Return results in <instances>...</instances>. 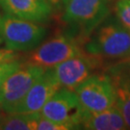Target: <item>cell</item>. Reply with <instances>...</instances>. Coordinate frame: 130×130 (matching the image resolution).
I'll return each mask as SVG.
<instances>
[{
    "instance_id": "cell-6",
    "label": "cell",
    "mask_w": 130,
    "mask_h": 130,
    "mask_svg": "<svg viewBox=\"0 0 130 130\" xmlns=\"http://www.w3.org/2000/svg\"><path fill=\"white\" fill-rule=\"evenodd\" d=\"M45 70L38 66L21 64L0 87V109L5 113H12Z\"/></svg>"
},
{
    "instance_id": "cell-8",
    "label": "cell",
    "mask_w": 130,
    "mask_h": 130,
    "mask_svg": "<svg viewBox=\"0 0 130 130\" xmlns=\"http://www.w3.org/2000/svg\"><path fill=\"white\" fill-rule=\"evenodd\" d=\"M100 59L85 51L55 66L52 70L62 88L74 91L101 66L102 62Z\"/></svg>"
},
{
    "instance_id": "cell-19",
    "label": "cell",
    "mask_w": 130,
    "mask_h": 130,
    "mask_svg": "<svg viewBox=\"0 0 130 130\" xmlns=\"http://www.w3.org/2000/svg\"><path fill=\"white\" fill-rule=\"evenodd\" d=\"M68 1H69V0H61V2H62V4H64V5H65L66 3L68 2Z\"/></svg>"
},
{
    "instance_id": "cell-11",
    "label": "cell",
    "mask_w": 130,
    "mask_h": 130,
    "mask_svg": "<svg viewBox=\"0 0 130 130\" xmlns=\"http://www.w3.org/2000/svg\"><path fill=\"white\" fill-rule=\"evenodd\" d=\"M108 75L115 88L117 106L124 119L127 129H130V58L111 68Z\"/></svg>"
},
{
    "instance_id": "cell-18",
    "label": "cell",
    "mask_w": 130,
    "mask_h": 130,
    "mask_svg": "<svg viewBox=\"0 0 130 130\" xmlns=\"http://www.w3.org/2000/svg\"><path fill=\"white\" fill-rule=\"evenodd\" d=\"M46 1L51 5L53 9H57V8L60 6V4H62L61 0H46Z\"/></svg>"
},
{
    "instance_id": "cell-3",
    "label": "cell",
    "mask_w": 130,
    "mask_h": 130,
    "mask_svg": "<svg viewBox=\"0 0 130 130\" xmlns=\"http://www.w3.org/2000/svg\"><path fill=\"white\" fill-rule=\"evenodd\" d=\"M83 52L85 50L74 37L69 34H59L32 49L26 56L24 64L51 69Z\"/></svg>"
},
{
    "instance_id": "cell-14",
    "label": "cell",
    "mask_w": 130,
    "mask_h": 130,
    "mask_svg": "<svg viewBox=\"0 0 130 130\" xmlns=\"http://www.w3.org/2000/svg\"><path fill=\"white\" fill-rule=\"evenodd\" d=\"M114 11L117 20L130 30V0H115Z\"/></svg>"
},
{
    "instance_id": "cell-1",
    "label": "cell",
    "mask_w": 130,
    "mask_h": 130,
    "mask_svg": "<svg viewBox=\"0 0 130 130\" xmlns=\"http://www.w3.org/2000/svg\"><path fill=\"white\" fill-rule=\"evenodd\" d=\"M87 52L110 60L130 58V30L118 20L96 27L86 47Z\"/></svg>"
},
{
    "instance_id": "cell-10",
    "label": "cell",
    "mask_w": 130,
    "mask_h": 130,
    "mask_svg": "<svg viewBox=\"0 0 130 130\" xmlns=\"http://www.w3.org/2000/svg\"><path fill=\"white\" fill-rule=\"evenodd\" d=\"M0 9L14 17L38 23L48 21L54 10L46 0H0Z\"/></svg>"
},
{
    "instance_id": "cell-16",
    "label": "cell",
    "mask_w": 130,
    "mask_h": 130,
    "mask_svg": "<svg viewBox=\"0 0 130 130\" xmlns=\"http://www.w3.org/2000/svg\"><path fill=\"white\" fill-rule=\"evenodd\" d=\"M20 65L21 63H19V60L0 64V87L6 80V78L12 74L15 70H18Z\"/></svg>"
},
{
    "instance_id": "cell-15",
    "label": "cell",
    "mask_w": 130,
    "mask_h": 130,
    "mask_svg": "<svg viewBox=\"0 0 130 130\" xmlns=\"http://www.w3.org/2000/svg\"><path fill=\"white\" fill-rule=\"evenodd\" d=\"M41 114V113H40ZM72 129L70 126L63 123H59L54 121H51L49 119H46L42 115H40V118L38 120L37 130H70Z\"/></svg>"
},
{
    "instance_id": "cell-9",
    "label": "cell",
    "mask_w": 130,
    "mask_h": 130,
    "mask_svg": "<svg viewBox=\"0 0 130 130\" xmlns=\"http://www.w3.org/2000/svg\"><path fill=\"white\" fill-rule=\"evenodd\" d=\"M60 83L51 69H46L12 113H40L49 98L59 90Z\"/></svg>"
},
{
    "instance_id": "cell-13",
    "label": "cell",
    "mask_w": 130,
    "mask_h": 130,
    "mask_svg": "<svg viewBox=\"0 0 130 130\" xmlns=\"http://www.w3.org/2000/svg\"><path fill=\"white\" fill-rule=\"evenodd\" d=\"M40 113H6L0 115V129L37 130Z\"/></svg>"
},
{
    "instance_id": "cell-4",
    "label": "cell",
    "mask_w": 130,
    "mask_h": 130,
    "mask_svg": "<svg viewBox=\"0 0 130 130\" xmlns=\"http://www.w3.org/2000/svg\"><path fill=\"white\" fill-rule=\"evenodd\" d=\"M113 0H69L62 17L66 23L85 35L93 31L110 14Z\"/></svg>"
},
{
    "instance_id": "cell-12",
    "label": "cell",
    "mask_w": 130,
    "mask_h": 130,
    "mask_svg": "<svg viewBox=\"0 0 130 130\" xmlns=\"http://www.w3.org/2000/svg\"><path fill=\"white\" fill-rule=\"evenodd\" d=\"M81 126L89 130H123L127 129L124 119L117 104L98 113H86Z\"/></svg>"
},
{
    "instance_id": "cell-2",
    "label": "cell",
    "mask_w": 130,
    "mask_h": 130,
    "mask_svg": "<svg viewBox=\"0 0 130 130\" xmlns=\"http://www.w3.org/2000/svg\"><path fill=\"white\" fill-rule=\"evenodd\" d=\"M47 29L42 23L0 12V36L7 48L14 51H31L45 38Z\"/></svg>"
},
{
    "instance_id": "cell-7",
    "label": "cell",
    "mask_w": 130,
    "mask_h": 130,
    "mask_svg": "<svg viewBox=\"0 0 130 130\" xmlns=\"http://www.w3.org/2000/svg\"><path fill=\"white\" fill-rule=\"evenodd\" d=\"M41 115L59 123L67 124L72 129L81 126L86 112L74 91L60 88L41 110Z\"/></svg>"
},
{
    "instance_id": "cell-17",
    "label": "cell",
    "mask_w": 130,
    "mask_h": 130,
    "mask_svg": "<svg viewBox=\"0 0 130 130\" xmlns=\"http://www.w3.org/2000/svg\"><path fill=\"white\" fill-rule=\"evenodd\" d=\"M19 60V55L17 51L9 48H0V64Z\"/></svg>"
},
{
    "instance_id": "cell-20",
    "label": "cell",
    "mask_w": 130,
    "mask_h": 130,
    "mask_svg": "<svg viewBox=\"0 0 130 130\" xmlns=\"http://www.w3.org/2000/svg\"><path fill=\"white\" fill-rule=\"evenodd\" d=\"M3 43V41H2V38H1V36H0V44H2Z\"/></svg>"
},
{
    "instance_id": "cell-5",
    "label": "cell",
    "mask_w": 130,
    "mask_h": 130,
    "mask_svg": "<svg viewBox=\"0 0 130 130\" xmlns=\"http://www.w3.org/2000/svg\"><path fill=\"white\" fill-rule=\"evenodd\" d=\"M74 92L88 114L103 111L116 104V92L108 73H93Z\"/></svg>"
}]
</instances>
